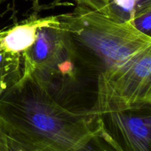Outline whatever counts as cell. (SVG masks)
I'll use <instances>...</instances> for the list:
<instances>
[{"instance_id":"cell-1","label":"cell","mask_w":151,"mask_h":151,"mask_svg":"<svg viewBox=\"0 0 151 151\" xmlns=\"http://www.w3.org/2000/svg\"><path fill=\"white\" fill-rule=\"evenodd\" d=\"M0 122L9 138L50 151H77L98 134L94 115L60 105L23 66L0 96Z\"/></svg>"},{"instance_id":"cell-2","label":"cell","mask_w":151,"mask_h":151,"mask_svg":"<svg viewBox=\"0 0 151 151\" xmlns=\"http://www.w3.org/2000/svg\"><path fill=\"white\" fill-rule=\"evenodd\" d=\"M77 63L92 75L119 67L151 47V36L86 6L57 16Z\"/></svg>"},{"instance_id":"cell-3","label":"cell","mask_w":151,"mask_h":151,"mask_svg":"<svg viewBox=\"0 0 151 151\" xmlns=\"http://www.w3.org/2000/svg\"><path fill=\"white\" fill-rule=\"evenodd\" d=\"M97 78L93 115L150 107L151 47Z\"/></svg>"},{"instance_id":"cell-4","label":"cell","mask_w":151,"mask_h":151,"mask_svg":"<svg viewBox=\"0 0 151 151\" xmlns=\"http://www.w3.org/2000/svg\"><path fill=\"white\" fill-rule=\"evenodd\" d=\"M22 57L23 67L48 91L55 80L75 78L76 59L57 16L38 29L35 41Z\"/></svg>"},{"instance_id":"cell-5","label":"cell","mask_w":151,"mask_h":151,"mask_svg":"<svg viewBox=\"0 0 151 151\" xmlns=\"http://www.w3.org/2000/svg\"><path fill=\"white\" fill-rule=\"evenodd\" d=\"M94 116L98 134L114 151H150V107Z\"/></svg>"},{"instance_id":"cell-6","label":"cell","mask_w":151,"mask_h":151,"mask_svg":"<svg viewBox=\"0 0 151 151\" xmlns=\"http://www.w3.org/2000/svg\"><path fill=\"white\" fill-rule=\"evenodd\" d=\"M55 19V16L32 18L9 29H2L0 37V51L7 54L22 55L32 45L38 29Z\"/></svg>"},{"instance_id":"cell-7","label":"cell","mask_w":151,"mask_h":151,"mask_svg":"<svg viewBox=\"0 0 151 151\" xmlns=\"http://www.w3.org/2000/svg\"><path fill=\"white\" fill-rule=\"evenodd\" d=\"M151 9V0H111V19L131 22L142 12Z\"/></svg>"},{"instance_id":"cell-8","label":"cell","mask_w":151,"mask_h":151,"mask_svg":"<svg viewBox=\"0 0 151 151\" xmlns=\"http://www.w3.org/2000/svg\"><path fill=\"white\" fill-rule=\"evenodd\" d=\"M8 139L9 147L10 151H50L44 149L38 148V147H31L26 145L22 143L9 138ZM77 151H114V149L99 135L98 134L94 136L86 145L80 148Z\"/></svg>"},{"instance_id":"cell-9","label":"cell","mask_w":151,"mask_h":151,"mask_svg":"<svg viewBox=\"0 0 151 151\" xmlns=\"http://www.w3.org/2000/svg\"><path fill=\"white\" fill-rule=\"evenodd\" d=\"M78 5L86 6L90 9L111 17V0H75Z\"/></svg>"},{"instance_id":"cell-10","label":"cell","mask_w":151,"mask_h":151,"mask_svg":"<svg viewBox=\"0 0 151 151\" xmlns=\"http://www.w3.org/2000/svg\"><path fill=\"white\" fill-rule=\"evenodd\" d=\"M131 23L140 32L151 36V9L145 10L136 16Z\"/></svg>"},{"instance_id":"cell-11","label":"cell","mask_w":151,"mask_h":151,"mask_svg":"<svg viewBox=\"0 0 151 151\" xmlns=\"http://www.w3.org/2000/svg\"><path fill=\"white\" fill-rule=\"evenodd\" d=\"M0 151H10L7 136L0 122Z\"/></svg>"},{"instance_id":"cell-12","label":"cell","mask_w":151,"mask_h":151,"mask_svg":"<svg viewBox=\"0 0 151 151\" xmlns=\"http://www.w3.org/2000/svg\"><path fill=\"white\" fill-rule=\"evenodd\" d=\"M5 1H7V0H0V4H1V3L4 2Z\"/></svg>"},{"instance_id":"cell-13","label":"cell","mask_w":151,"mask_h":151,"mask_svg":"<svg viewBox=\"0 0 151 151\" xmlns=\"http://www.w3.org/2000/svg\"><path fill=\"white\" fill-rule=\"evenodd\" d=\"M1 33H2V30H0V37H1Z\"/></svg>"}]
</instances>
